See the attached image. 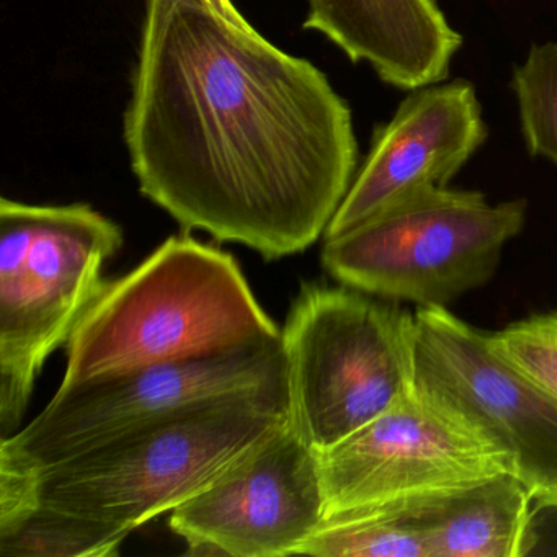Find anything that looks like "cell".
Here are the masks:
<instances>
[{"label":"cell","mask_w":557,"mask_h":557,"mask_svg":"<svg viewBox=\"0 0 557 557\" xmlns=\"http://www.w3.org/2000/svg\"><path fill=\"white\" fill-rule=\"evenodd\" d=\"M123 246L89 205L0 200V438L17 432L35 380L67 344Z\"/></svg>","instance_id":"obj_4"},{"label":"cell","mask_w":557,"mask_h":557,"mask_svg":"<svg viewBox=\"0 0 557 557\" xmlns=\"http://www.w3.org/2000/svg\"><path fill=\"white\" fill-rule=\"evenodd\" d=\"M429 500L331 515L299 556L432 557L425 517Z\"/></svg>","instance_id":"obj_14"},{"label":"cell","mask_w":557,"mask_h":557,"mask_svg":"<svg viewBox=\"0 0 557 557\" xmlns=\"http://www.w3.org/2000/svg\"><path fill=\"white\" fill-rule=\"evenodd\" d=\"M413 314L342 286H305L282 329L289 422L318 451L413 389Z\"/></svg>","instance_id":"obj_5"},{"label":"cell","mask_w":557,"mask_h":557,"mask_svg":"<svg viewBox=\"0 0 557 557\" xmlns=\"http://www.w3.org/2000/svg\"><path fill=\"white\" fill-rule=\"evenodd\" d=\"M533 492L505 472L456 494L430 498L432 557H521L536 546Z\"/></svg>","instance_id":"obj_13"},{"label":"cell","mask_w":557,"mask_h":557,"mask_svg":"<svg viewBox=\"0 0 557 557\" xmlns=\"http://www.w3.org/2000/svg\"><path fill=\"white\" fill-rule=\"evenodd\" d=\"M244 396H288L282 338L58 387L27 426L0 438V468L38 471L139 426Z\"/></svg>","instance_id":"obj_7"},{"label":"cell","mask_w":557,"mask_h":557,"mask_svg":"<svg viewBox=\"0 0 557 557\" xmlns=\"http://www.w3.org/2000/svg\"><path fill=\"white\" fill-rule=\"evenodd\" d=\"M210 2L230 21L236 22L239 25H249V22L240 15V12L237 11L236 5L231 0H210Z\"/></svg>","instance_id":"obj_18"},{"label":"cell","mask_w":557,"mask_h":557,"mask_svg":"<svg viewBox=\"0 0 557 557\" xmlns=\"http://www.w3.org/2000/svg\"><path fill=\"white\" fill-rule=\"evenodd\" d=\"M125 143L149 201L267 260L325 236L358 171L327 76L210 0H148Z\"/></svg>","instance_id":"obj_1"},{"label":"cell","mask_w":557,"mask_h":557,"mask_svg":"<svg viewBox=\"0 0 557 557\" xmlns=\"http://www.w3.org/2000/svg\"><path fill=\"white\" fill-rule=\"evenodd\" d=\"M527 210L524 200L491 205L481 191L429 188L325 237L322 265L367 295L446 308L494 276Z\"/></svg>","instance_id":"obj_6"},{"label":"cell","mask_w":557,"mask_h":557,"mask_svg":"<svg viewBox=\"0 0 557 557\" xmlns=\"http://www.w3.org/2000/svg\"><path fill=\"white\" fill-rule=\"evenodd\" d=\"M487 136L478 92L469 81L410 90L393 119L374 132L325 237L338 236L410 195L448 187Z\"/></svg>","instance_id":"obj_11"},{"label":"cell","mask_w":557,"mask_h":557,"mask_svg":"<svg viewBox=\"0 0 557 557\" xmlns=\"http://www.w3.org/2000/svg\"><path fill=\"white\" fill-rule=\"evenodd\" d=\"M280 338L231 253L174 236L122 278L102 283L67 341L60 387Z\"/></svg>","instance_id":"obj_2"},{"label":"cell","mask_w":557,"mask_h":557,"mask_svg":"<svg viewBox=\"0 0 557 557\" xmlns=\"http://www.w3.org/2000/svg\"><path fill=\"white\" fill-rule=\"evenodd\" d=\"M126 536L28 498H0V556L106 557Z\"/></svg>","instance_id":"obj_15"},{"label":"cell","mask_w":557,"mask_h":557,"mask_svg":"<svg viewBox=\"0 0 557 557\" xmlns=\"http://www.w3.org/2000/svg\"><path fill=\"white\" fill-rule=\"evenodd\" d=\"M325 511L319 451L288 417L172 510L169 527L191 554L299 556Z\"/></svg>","instance_id":"obj_9"},{"label":"cell","mask_w":557,"mask_h":557,"mask_svg":"<svg viewBox=\"0 0 557 557\" xmlns=\"http://www.w3.org/2000/svg\"><path fill=\"white\" fill-rule=\"evenodd\" d=\"M319 459L325 518L445 497L515 474L504 451L416 384L376 419L319 451Z\"/></svg>","instance_id":"obj_8"},{"label":"cell","mask_w":557,"mask_h":557,"mask_svg":"<svg viewBox=\"0 0 557 557\" xmlns=\"http://www.w3.org/2000/svg\"><path fill=\"white\" fill-rule=\"evenodd\" d=\"M288 417V396L221 400L38 471L0 468V498H28L129 536L194 497Z\"/></svg>","instance_id":"obj_3"},{"label":"cell","mask_w":557,"mask_h":557,"mask_svg":"<svg viewBox=\"0 0 557 557\" xmlns=\"http://www.w3.org/2000/svg\"><path fill=\"white\" fill-rule=\"evenodd\" d=\"M534 504L544 508H557V482L541 488L533 495Z\"/></svg>","instance_id":"obj_19"},{"label":"cell","mask_w":557,"mask_h":557,"mask_svg":"<svg viewBox=\"0 0 557 557\" xmlns=\"http://www.w3.org/2000/svg\"><path fill=\"white\" fill-rule=\"evenodd\" d=\"M413 384L510 458L533 495L557 482V400L448 309L413 312Z\"/></svg>","instance_id":"obj_10"},{"label":"cell","mask_w":557,"mask_h":557,"mask_svg":"<svg viewBox=\"0 0 557 557\" xmlns=\"http://www.w3.org/2000/svg\"><path fill=\"white\" fill-rule=\"evenodd\" d=\"M305 27L327 37L351 63H367L387 86L445 83L462 37L436 0H308Z\"/></svg>","instance_id":"obj_12"},{"label":"cell","mask_w":557,"mask_h":557,"mask_svg":"<svg viewBox=\"0 0 557 557\" xmlns=\"http://www.w3.org/2000/svg\"><path fill=\"white\" fill-rule=\"evenodd\" d=\"M488 338L508 363L557 400V312L513 322Z\"/></svg>","instance_id":"obj_17"},{"label":"cell","mask_w":557,"mask_h":557,"mask_svg":"<svg viewBox=\"0 0 557 557\" xmlns=\"http://www.w3.org/2000/svg\"><path fill=\"white\" fill-rule=\"evenodd\" d=\"M528 152L557 165V41L536 44L511 76Z\"/></svg>","instance_id":"obj_16"}]
</instances>
